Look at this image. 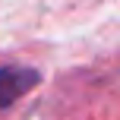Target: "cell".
<instances>
[{
    "mask_svg": "<svg viewBox=\"0 0 120 120\" xmlns=\"http://www.w3.org/2000/svg\"><path fill=\"white\" fill-rule=\"evenodd\" d=\"M41 73L32 66H0V108H10L16 98L35 89Z\"/></svg>",
    "mask_w": 120,
    "mask_h": 120,
    "instance_id": "6da1fadb",
    "label": "cell"
}]
</instances>
